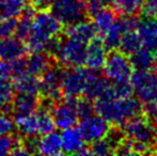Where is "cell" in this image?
Segmentation results:
<instances>
[{
  "instance_id": "obj_1",
  "label": "cell",
  "mask_w": 157,
  "mask_h": 156,
  "mask_svg": "<svg viewBox=\"0 0 157 156\" xmlns=\"http://www.w3.org/2000/svg\"><path fill=\"white\" fill-rule=\"evenodd\" d=\"M96 113L109 123L123 125L132 118L142 115V105L138 98L130 97H99L93 101Z\"/></svg>"
},
{
  "instance_id": "obj_2",
  "label": "cell",
  "mask_w": 157,
  "mask_h": 156,
  "mask_svg": "<svg viewBox=\"0 0 157 156\" xmlns=\"http://www.w3.org/2000/svg\"><path fill=\"white\" fill-rule=\"evenodd\" d=\"M62 30L60 21L48 10L37 11L32 19L31 32L26 40L28 52L44 51L48 41L59 36Z\"/></svg>"
},
{
  "instance_id": "obj_3",
  "label": "cell",
  "mask_w": 157,
  "mask_h": 156,
  "mask_svg": "<svg viewBox=\"0 0 157 156\" xmlns=\"http://www.w3.org/2000/svg\"><path fill=\"white\" fill-rule=\"evenodd\" d=\"M122 133L126 139L144 144L147 148H151L157 142V126L140 116L125 122Z\"/></svg>"
},
{
  "instance_id": "obj_4",
  "label": "cell",
  "mask_w": 157,
  "mask_h": 156,
  "mask_svg": "<svg viewBox=\"0 0 157 156\" xmlns=\"http://www.w3.org/2000/svg\"><path fill=\"white\" fill-rule=\"evenodd\" d=\"M49 10L62 26L82 21L88 16L86 0H54Z\"/></svg>"
},
{
  "instance_id": "obj_5",
  "label": "cell",
  "mask_w": 157,
  "mask_h": 156,
  "mask_svg": "<svg viewBox=\"0 0 157 156\" xmlns=\"http://www.w3.org/2000/svg\"><path fill=\"white\" fill-rule=\"evenodd\" d=\"M134 93L141 104L157 103V73L134 70L129 78Z\"/></svg>"
},
{
  "instance_id": "obj_6",
  "label": "cell",
  "mask_w": 157,
  "mask_h": 156,
  "mask_svg": "<svg viewBox=\"0 0 157 156\" xmlns=\"http://www.w3.org/2000/svg\"><path fill=\"white\" fill-rule=\"evenodd\" d=\"M104 77H106L110 82L129 79L134 69L130 63L129 57L121 50H111L108 54L105 64L103 67Z\"/></svg>"
},
{
  "instance_id": "obj_7",
  "label": "cell",
  "mask_w": 157,
  "mask_h": 156,
  "mask_svg": "<svg viewBox=\"0 0 157 156\" xmlns=\"http://www.w3.org/2000/svg\"><path fill=\"white\" fill-rule=\"evenodd\" d=\"M91 70L82 67H67L62 69L61 75V91L64 97H79L82 95L86 82Z\"/></svg>"
},
{
  "instance_id": "obj_8",
  "label": "cell",
  "mask_w": 157,
  "mask_h": 156,
  "mask_svg": "<svg viewBox=\"0 0 157 156\" xmlns=\"http://www.w3.org/2000/svg\"><path fill=\"white\" fill-rule=\"evenodd\" d=\"M61 75L62 67L55 63L43 75L40 76V98L52 104L61 101L63 96L61 91Z\"/></svg>"
},
{
  "instance_id": "obj_9",
  "label": "cell",
  "mask_w": 157,
  "mask_h": 156,
  "mask_svg": "<svg viewBox=\"0 0 157 156\" xmlns=\"http://www.w3.org/2000/svg\"><path fill=\"white\" fill-rule=\"evenodd\" d=\"M87 44L65 36L62 39V43L55 59L65 67H82L86 61Z\"/></svg>"
},
{
  "instance_id": "obj_10",
  "label": "cell",
  "mask_w": 157,
  "mask_h": 156,
  "mask_svg": "<svg viewBox=\"0 0 157 156\" xmlns=\"http://www.w3.org/2000/svg\"><path fill=\"white\" fill-rule=\"evenodd\" d=\"M78 97H64V101H59L52 107V115L56 127L65 129L76 126L79 121V116L76 109Z\"/></svg>"
},
{
  "instance_id": "obj_11",
  "label": "cell",
  "mask_w": 157,
  "mask_h": 156,
  "mask_svg": "<svg viewBox=\"0 0 157 156\" xmlns=\"http://www.w3.org/2000/svg\"><path fill=\"white\" fill-rule=\"evenodd\" d=\"M79 129L86 142H93L107 136L110 131V123L101 115L94 112L89 117L80 119Z\"/></svg>"
},
{
  "instance_id": "obj_12",
  "label": "cell",
  "mask_w": 157,
  "mask_h": 156,
  "mask_svg": "<svg viewBox=\"0 0 157 156\" xmlns=\"http://www.w3.org/2000/svg\"><path fill=\"white\" fill-rule=\"evenodd\" d=\"M82 95L90 101H94L99 97H112L111 82L106 77L99 76L97 72L91 71L86 82Z\"/></svg>"
},
{
  "instance_id": "obj_13",
  "label": "cell",
  "mask_w": 157,
  "mask_h": 156,
  "mask_svg": "<svg viewBox=\"0 0 157 156\" xmlns=\"http://www.w3.org/2000/svg\"><path fill=\"white\" fill-rule=\"evenodd\" d=\"M136 31L142 46L151 50L157 48V15H143L139 18Z\"/></svg>"
},
{
  "instance_id": "obj_14",
  "label": "cell",
  "mask_w": 157,
  "mask_h": 156,
  "mask_svg": "<svg viewBox=\"0 0 157 156\" xmlns=\"http://www.w3.org/2000/svg\"><path fill=\"white\" fill-rule=\"evenodd\" d=\"M107 47L103 40L94 38L87 44V54H86L85 65L91 71L98 72L103 69L107 59Z\"/></svg>"
},
{
  "instance_id": "obj_15",
  "label": "cell",
  "mask_w": 157,
  "mask_h": 156,
  "mask_svg": "<svg viewBox=\"0 0 157 156\" xmlns=\"http://www.w3.org/2000/svg\"><path fill=\"white\" fill-rule=\"evenodd\" d=\"M28 55L25 41L17 36H6L0 39V60L13 61Z\"/></svg>"
},
{
  "instance_id": "obj_16",
  "label": "cell",
  "mask_w": 157,
  "mask_h": 156,
  "mask_svg": "<svg viewBox=\"0 0 157 156\" xmlns=\"http://www.w3.org/2000/svg\"><path fill=\"white\" fill-rule=\"evenodd\" d=\"M64 36L68 39L77 40L83 43H89L94 38H96L97 32L93 21H90L85 18L82 21L65 26Z\"/></svg>"
},
{
  "instance_id": "obj_17",
  "label": "cell",
  "mask_w": 157,
  "mask_h": 156,
  "mask_svg": "<svg viewBox=\"0 0 157 156\" xmlns=\"http://www.w3.org/2000/svg\"><path fill=\"white\" fill-rule=\"evenodd\" d=\"M39 95L27 93H15L11 104V115L14 118L31 115L39 107Z\"/></svg>"
},
{
  "instance_id": "obj_18",
  "label": "cell",
  "mask_w": 157,
  "mask_h": 156,
  "mask_svg": "<svg viewBox=\"0 0 157 156\" xmlns=\"http://www.w3.org/2000/svg\"><path fill=\"white\" fill-rule=\"evenodd\" d=\"M27 61V72L32 75L40 77L42 76L52 64H55V58L48 55L46 51L30 52L26 57Z\"/></svg>"
},
{
  "instance_id": "obj_19",
  "label": "cell",
  "mask_w": 157,
  "mask_h": 156,
  "mask_svg": "<svg viewBox=\"0 0 157 156\" xmlns=\"http://www.w3.org/2000/svg\"><path fill=\"white\" fill-rule=\"evenodd\" d=\"M61 136V142H62L63 153L66 154H77L78 151L85 146V139L81 134L79 127H68L62 129Z\"/></svg>"
},
{
  "instance_id": "obj_20",
  "label": "cell",
  "mask_w": 157,
  "mask_h": 156,
  "mask_svg": "<svg viewBox=\"0 0 157 156\" xmlns=\"http://www.w3.org/2000/svg\"><path fill=\"white\" fill-rule=\"evenodd\" d=\"M41 136L42 137L39 138V143H37V154L46 156L62 154L63 150L60 134L52 131Z\"/></svg>"
},
{
  "instance_id": "obj_21",
  "label": "cell",
  "mask_w": 157,
  "mask_h": 156,
  "mask_svg": "<svg viewBox=\"0 0 157 156\" xmlns=\"http://www.w3.org/2000/svg\"><path fill=\"white\" fill-rule=\"evenodd\" d=\"M15 90L19 93H27L39 95L40 93V77L26 73L21 74L16 77L12 78Z\"/></svg>"
},
{
  "instance_id": "obj_22",
  "label": "cell",
  "mask_w": 157,
  "mask_h": 156,
  "mask_svg": "<svg viewBox=\"0 0 157 156\" xmlns=\"http://www.w3.org/2000/svg\"><path fill=\"white\" fill-rule=\"evenodd\" d=\"M130 63L132 69L137 71H147L153 69L154 64V54L153 50L145 47H140L138 50L129 56Z\"/></svg>"
},
{
  "instance_id": "obj_23",
  "label": "cell",
  "mask_w": 157,
  "mask_h": 156,
  "mask_svg": "<svg viewBox=\"0 0 157 156\" xmlns=\"http://www.w3.org/2000/svg\"><path fill=\"white\" fill-rule=\"evenodd\" d=\"M143 0H112L114 13L121 16H137L143 10Z\"/></svg>"
},
{
  "instance_id": "obj_24",
  "label": "cell",
  "mask_w": 157,
  "mask_h": 156,
  "mask_svg": "<svg viewBox=\"0 0 157 156\" xmlns=\"http://www.w3.org/2000/svg\"><path fill=\"white\" fill-rule=\"evenodd\" d=\"M16 93L12 78L0 77V110L11 113V104Z\"/></svg>"
},
{
  "instance_id": "obj_25",
  "label": "cell",
  "mask_w": 157,
  "mask_h": 156,
  "mask_svg": "<svg viewBox=\"0 0 157 156\" xmlns=\"http://www.w3.org/2000/svg\"><path fill=\"white\" fill-rule=\"evenodd\" d=\"M116 21V13L109 8H104L93 16V24L97 34L103 36Z\"/></svg>"
},
{
  "instance_id": "obj_26",
  "label": "cell",
  "mask_w": 157,
  "mask_h": 156,
  "mask_svg": "<svg viewBox=\"0 0 157 156\" xmlns=\"http://www.w3.org/2000/svg\"><path fill=\"white\" fill-rule=\"evenodd\" d=\"M14 122L15 128L17 129V133L21 137L34 136L37 134V123L34 112L31 115L14 118Z\"/></svg>"
},
{
  "instance_id": "obj_27",
  "label": "cell",
  "mask_w": 157,
  "mask_h": 156,
  "mask_svg": "<svg viewBox=\"0 0 157 156\" xmlns=\"http://www.w3.org/2000/svg\"><path fill=\"white\" fill-rule=\"evenodd\" d=\"M35 117H36V123H37V134L39 135H44L52 131L56 128L54 119H52V111L49 108L40 106L34 111Z\"/></svg>"
},
{
  "instance_id": "obj_28",
  "label": "cell",
  "mask_w": 157,
  "mask_h": 156,
  "mask_svg": "<svg viewBox=\"0 0 157 156\" xmlns=\"http://www.w3.org/2000/svg\"><path fill=\"white\" fill-rule=\"evenodd\" d=\"M28 0H0V21L21 16Z\"/></svg>"
},
{
  "instance_id": "obj_29",
  "label": "cell",
  "mask_w": 157,
  "mask_h": 156,
  "mask_svg": "<svg viewBox=\"0 0 157 156\" xmlns=\"http://www.w3.org/2000/svg\"><path fill=\"white\" fill-rule=\"evenodd\" d=\"M140 47H142V43H141V40L136 30L125 32L121 39L120 45H119V49L127 56L134 54Z\"/></svg>"
},
{
  "instance_id": "obj_30",
  "label": "cell",
  "mask_w": 157,
  "mask_h": 156,
  "mask_svg": "<svg viewBox=\"0 0 157 156\" xmlns=\"http://www.w3.org/2000/svg\"><path fill=\"white\" fill-rule=\"evenodd\" d=\"M90 151H91L92 155H97V156H105L109 154H114L116 153V148L112 144V142L108 139V137L101 138L97 139L95 141L91 142L90 146Z\"/></svg>"
},
{
  "instance_id": "obj_31",
  "label": "cell",
  "mask_w": 157,
  "mask_h": 156,
  "mask_svg": "<svg viewBox=\"0 0 157 156\" xmlns=\"http://www.w3.org/2000/svg\"><path fill=\"white\" fill-rule=\"evenodd\" d=\"M132 94H134V89L129 79L111 82L112 97H130Z\"/></svg>"
},
{
  "instance_id": "obj_32",
  "label": "cell",
  "mask_w": 157,
  "mask_h": 156,
  "mask_svg": "<svg viewBox=\"0 0 157 156\" xmlns=\"http://www.w3.org/2000/svg\"><path fill=\"white\" fill-rule=\"evenodd\" d=\"M32 19H33V17L21 15L18 21H17L16 28H15L14 36L26 42V40L28 39L30 32H31Z\"/></svg>"
},
{
  "instance_id": "obj_33",
  "label": "cell",
  "mask_w": 157,
  "mask_h": 156,
  "mask_svg": "<svg viewBox=\"0 0 157 156\" xmlns=\"http://www.w3.org/2000/svg\"><path fill=\"white\" fill-rule=\"evenodd\" d=\"M15 129V122L11 113L0 110V135H9Z\"/></svg>"
},
{
  "instance_id": "obj_34",
  "label": "cell",
  "mask_w": 157,
  "mask_h": 156,
  "mask_svg": "<svg viewBox=\"0 0 157 156\" xmlns=\"http://www.w3.org/2000/svg\"><path fill=\"white\" fill-rule=\"evenodd\" d=\"M76 109L77 112H78L79 116V120L80 119H83L86 117H89V116L93 115L95 112L93 104L91 103V101L88 100V98H79L77 100L76 103Z\"/></svg>"
},
{
  "instance_id": "obj_35",
  "label": "cell",
  "mask_w": 157,
  "mask_h": 156,
  "mask_svg": "<svg viewBox=\"0 0 157 156\" xmlns=\"http://www.w3.org/2000/svg\"><path fill=\"white\" fill-rule=\"evenodd\" d=\"M17 21H18L17 17L0 21V39L6 38V36H10L12 34H14Z\"/></svg>"
},
{
  "instance_id": "obj_36",
  "label": "cell",
  "mask_w": 157,
  "mask_h": 156,
  "mask_svg": "<svg viewBox=\"0 0 157 156\" xmlns=\"http://www.w3.org/2000/svg\"><path fill=\"white\" fill-rule=\"evenodd\" d=\"M16 142V135H0V156L11 154V151L14 148Z\"/></svg>"
},
{
  "instance_id": "obj_37",
  "label": "cell",
  "mask_w": 157,
  "mask_h": 156,
  "mask_svg": "<svg viewBox=\"0 0 157 156\" xmlns=\"http://www.w3.org/2000/svg\"><path fill=\"white\" fill-rule=\"evenodd\" d=\"M142 115L150 122L157 126V103H147L142 105Z\"/></svg>"
},
{
  "instance_id": "obj_38",
  "label": "cell",
  "mask_w": 157,
  "mask_h": 156,
  "mask_svg": "<svg viewBox=\"0 0 157 156\" xmlns=\"http://www.w3.org/2000/svg\"><path fill=\"white\" fill-rule=\"evenodd\" d=\"M86 3H87V13L91 17H93L101 9L106 6L103 0H86Z\"/></svg>"
},
{
  "instance_id": "obj_39",
  "label": "cell",
  "mask_w": 157,
  "mask_h": 156,
  "mask_svg": "<svg viewBox=\"0 0 157 156\" xmlns=\"http://www.w3.org/2000/svg\"><path fill=\"white\" fill-rule=\"evenodd\" d=\"M12 61L0 60V77L12 78Z\"/></svg>"
},
{
  "instance_id": "obj_40",
  "label": "cell",
  "mask_w": 157,
  "mask_h": 156,
  "mask_svg": "<svg viewBox=\"0 0 157 156\" xmlns=\"http://www.w3.org/2000/svg\"><path fill=\"white\" fill-rule=\"evenodd\" d=\"M54 0H28V2L32 4L36 11L48 10L52 6Z\"/></svg>"
},
{
  "instance_id": "obj_41",
  "label": "cell",
  "mask_w": 157,
  "mask_h": 156,
  "mask_svg": "<svg viewBox=\"0 0 157 156\" xmlns=\"http://www.w3.org/2000/svg\"><path fill=\"white\" fill-rule=\"evenodd\" d=\"M142 11L145 15H157V0H147Z\"/></svg>"
},
{
  "instance_id": "obj_42",
  "label": "cell",
  "mask_w": 157,
  "mask_h": 156,
  "mask_svg": "<svg viewBox=\"0 0 157 156\" xmlns=\"http://www.w3.org/2000/svg\"><path fill=\"white\" fill-rule=\"evenodd\" d=\"M153 69L155 70V72L157 73V48L155 49V54H154V64H153Z\"/></svg>"
},
{
  "instance_id": "obj_43",
  "label": "cell",
  "mask_w": 157,
  "mask_h": 156,
  "mask_svg": "<svg viewBox=\"0 0 157 156\" xmlns=\"http://www.w3.org/2000/svg\"><path fill=\"white\" fill-rule=\"evenodd\" d=\"M155 154H157V150H156V151H155Z\"/></svg>"
}]
</instances>
